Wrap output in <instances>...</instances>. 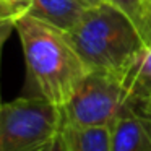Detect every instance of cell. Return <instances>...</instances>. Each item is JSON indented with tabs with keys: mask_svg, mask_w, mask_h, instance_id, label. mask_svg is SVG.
<instances>
[{
	"mask_svg": "<svg viewBox=\"0 0 151 151\" xmlns=\"http://www.w3.org/2000/svg\"><path fill=\"white\" fill-rule=\"evenodd\" d=\"M26 65V96L63 109L89 73L68 36L26 13L13 24Z\"/></svg>",
	"mask_w": 151,
	"mask_h": 151,
	"instance_id": "6da1fadb",
	"label": "cell"
},
{
	"mask_svg": "<svg viewBox=\"0 0 151 151\" xmlns=\"http://www.w3.org/2000/svg\"><path fill=\"white\" fill-rule=\"evenodd\" d=\"M67 36L89 72L106 73L120 81L146 46L132 18L112 2L93 5Z\"/></svg>",
	"mask_w": 151,
	"mask_h": 151,
	"instance_id": "7a4b0ae2",
	"label": "cell"
},
{
	"mask_svg": "<svg viewBox=\"0 0 151 151\" xmlns=\"http://www.w3.org/2000/svg\"><path fill=\"white\" fill-rule=\"evenodd\" d=\"M62 128V109L23 94L0 107V151H50Z\"/></svg>",
	"mask_w": 151,
	"mask_h": 151,
	"instance_id": "3957f363",
	"label": "cell"
},
{
	"mask_svg": "<svg viewBox=\"0 0 151 151\" xmlns=\"http://www.w3.org/2000/svg\"><path fill=\"white\" fill-rule=\"evenodd\" d=\"M132 111L120 80L101 72H89L70 102L62 109V114L63 125L112 128Z\"/></svg>",
	"mask_w": 151,
	"mask_h": 151,
	"instance_id": "277c9868",
	"label": "cell"
},
{
	"mask_svg": "<svg viewBox=\"0 0 151 151\" xmlns=\"http://www.w3.org/2000/svg\"><path fill=\"white\" fill-rule=\"evenodd\" d=\"M93 5L91 0H33L29 15L68 34L80 24Z\"/></svg>",
	"mask_w": 151,
	"mask_h": 151,
	"instance_id": "5b68a950",
	"label": "cell"
},
{
	"mask_svg": "<svg viewBox=\"0 0 151 151\" xmlns=\"http://www.w3.org/2000/svg\"><path fill=\"white\" fill-rule=\"evenodd\" d=\"M122 85L135 112L151 106V44H146L137 55Z\"/></svg>",
	"mask_w": 151,
	"mask_h": 151,
	"instance_id": "8992f818",
	"label": "cell"
},
{
	"mask_svg": "<svg viewBox=\"0 0 151 151\" xmlns=\"http://www.w3.org/2000/svg\"><path fill=\"white\" fill-rule=\"evenodd\" d=\"M112 151H151V133L135 111L125 114L114 127Z\"/></svg>",
	"mask_w": 151,
	"mask_h": 151,
	"instance_id": "52a82bcc",
	"label": "cell"
},
{
	"mask_svg": "<svg viewBox=\"0 0 151 151\" xmlns=\"http://www.w3.org/2000/svg\"><path fill=\"white\" fill-rule=\"evenodd\" d=\"M62 137L68 151H112L111 128H81L63 125Z\"/></svg>",
	"mask_w": 151,
	"mask_h": 151,
	"instance_id": "ba28073f",
	"label": "cell"
},
{
	"mask_svg": "<svg viewBox=\"0 0 151 151\" xmlns=\"http://www.w3.org/2000/svg\"><path fill=\"white\" fill-rule=\"evenodd\" d=\"M137 24L145 44H151V0H112Z\"/></svg>",
	"mask_w": 151,
	"mask_h": 151,
	"instance_id": "9c48e42d",
	"label": "cell"
},
{
	"mask_svg": "<svg viewBox=\"0 0 151 151\" xmlns=\"http://www.w3.org/2000/svg\"><path fill=\"white\" fill-rule=\"evenodd\" d=\"M33 0H0V13L4 28H12L18 18L29 13Z\"/></svg>",
	"mask_w": 151,
	"mask_h": 151,
	"instance_id": "30bf717a",
	"label": "cell"
},
{
	"mask_svg": "<svg viewBox=\"0 0 151 151\" xmlns=\"http://www.w3.org/2000/svg\"><path fill=\"white\" fill-rule=\"evenodd\" d=\"M137 114L140 115V119L143 120V124L146 125L148 132L151 133V106H148V107H145V109H141V111H138Z\"/></svg>",
	"mask_w": 151,
	"mask_h": 151,
	"instance_id": "8fae6325",
	"label": "cell"
},
{
	"mask_svg": "<svg viewBox=\"0 0 151 151\" xmlns=\"http://www.w3.org/2000/svg\"><path fill=\"white\" fill-rule=\"evenodd\" d=\"M50 151H68V148H67L65 140H63V137H62V135H60V137L57 138V141L54 143V146L50 148Z\"/></svg>",
	"mask_w": 151,
	"mask_h": 151,
	"instance_id": "7c38bea8",
	"label": "cell"
}]
</instances>
